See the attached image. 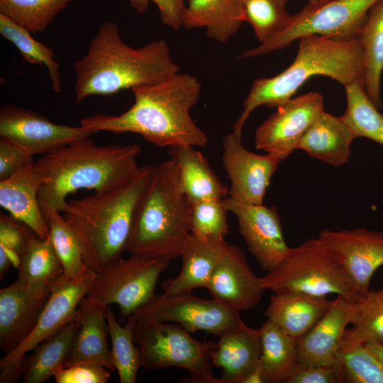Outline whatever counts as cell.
<instances>
[{
  "mask_svg": "<svg viewBox=\"0 0 383 383\" xmlns=\"http://www.w3.org/2000/svg\"><path fill=\"white\" fill-rule=\"evenodd\" d=\"M201 90L196 77L179 72L158 83L131 89L134 103L121 114L96 113L83 118L80 126L95 133H137L161 148L205 147L207 135L189 113Z\"/></svg>",
  "mask_w": 383,
  "mask_h": 383,
  "instance_id": "1",
  "label": "cell"
},
{
  "mask_svg": "<svg viewBox=\"0 0 383 383\" xmlns=\"http://www.w3.org/2000/svg\"><path fill=\"white\" fill-rule=\"evenodd\" d=\"M140 152L137 144L99 145L87 137L43 155L33 165L43 216L62 213L67 196L79 189L101 192L130 181Z\"/></svg>",
  "mask_w": 383,
  "mask_h": 383,
  "instance_id": "2",
  "label": "cell"
},
{
  "mask_svg": "<svg viewBox=\"0 0 383 383\" xmlns=\"http://www.w3.org/2000/svg\"><path fill=\"white\" fill-rule=\"evenodd\" d=\"M73 67L75 104L91 96H109L156 84L180 72L164 39L132 48L123 41L113 21L101 24L87 52Z\"/></svg>",
  "mask_w": 383,
  "mask_h": 383,
  "instance_id": "3",
  "label": "cell"
},
{
  "mask_svg": "<svg viewBox=\"0 0 383 383\" xmlns=\"http://www.w3.org/2000/svg\"><path fill=\"white\" fill-rule=\"evenodd\" d=\"M153 170L152 165L142 166L123 184L67 202L62 214L79 240L89 270L97 272L122 258Z\"/></svg>",
  "mask_w": 383,
  "mask_h": 383,
  "instance_id": "4",
  "label": "cell"
},
{
  "mask_svg": "<svg viewBox=\"0 0 383 383\" xmlns=\"http://www.w3.org/2000/svg\"><path fill=\"white\" fill-rule=\"evenodd\" d=\"M317 75L331 77L344 87L364 81L363 52L357 37L310 35L299 38L296 56L287 69L272 77L253 81L233 132L242 136L244 125L255 109L279 106Z\"/></svg>",
  "mask_w": 383,
  "mask_h": 383,
  "instance_id": "5",
  "label": "cell"
},
{
  "mask_svg": "<svg viewBox=\"0 0 383 383\" xmlns=\"http://www.w3.org/2000/svg\"><path fill=\"white\" fill-rule=\"evenodd\" d=\"M190 208L175 164L170 159L154 167L135 211L126 252L169 261L180 257L191 233Z\"/></svg>",
  "mask_w": 383,
  "mask_h": 383,
  "instance_id": "6",
  "label": "cell"
},
{
  "mask_svg": "<svg viewBox=\"0 0 383 383\" xmlns=\"http://www.w3.org/2000/svg\"><path fill=\"white\" fill-rule=\"evenodd\" d=\"M262 279L274 294H334L353 303L361 299L336 256L318 237L291 248L282 262Z\"/></svg>",
  "mask_w": 383,
  "mask_h": 383,
  "instance_id": "7",
  "label": "cell"
},
{
  "mask_svg": "<svg viewBox=\"0 0 383 383\" xmlns=\"http://www.w3.org/2000/svg\"><path fill=\"white\" fill-rule=\"evenodd\" d=\"M134 340L140 365L148 370L177 367L189 373L182 382L222 383L212 371L211 352L216 343L196 340L177 323H135Z\"/></svg>",
  "mask_w": 383,
  "mask_h": 383,
  "instance_id": "8",
  "label": "cell"
},
{
  "mask_svg": "<svg viewBox=\"0 0 383 383\" xmlns=\"http://www.w3.org/2000/svg\"><path fill=\"white\" fill-rule=\"evenodd\" d=\"M377 0H327L318 4H307L292 15L287 27L259 46L245 51L241 57H254L282 50L303 36L326 37L355 35L370 8Z\"/></svg>",
  "mask_w": 383,
  "mask_h": 383,
  "instance_id": "9",
  "label": "cell"
},
{
  "mask_svg": "<svg viewBox=\"0 0 383 383\" xmlns=\"http://www.w3.org/2000/svg\"><path fill=\"white\" fill-rule=\"evenodd\" d=\"M167 259L131 254L94 272L87 296L106 306L116 304L128 317L155 294L160 275L169 265Z\"/></svg>",
  "mask_w": 383,
  "mask_h": 383,
  "instance_id": "10",
  "label": "cell"
},
{
  "mask_svg": "<svg viewBox=\"0 0 383 383\" xmlns=\"http://www.w3.org/2000/svg\"><path fill=\"white\" fill-rule=\"evenodd\" d=\"M127 318L135 323L171 322L190 333L200 331L218 337L246 326L239 311L214 299H202L191 293L155 294Z\"/></svg>",
  "mask_w": 383,
  "mask_h": 383,
  "instance_id": "11",
  "label": "cell"
},
{
  "mask_svg": "<svg viewBox=\"0 0 383 383\" xmlns=\"http://www.w3.org/2000/svg\"><path fill=\"white\" fill-rule=\"evenodd\" d=\"M95 273L79 279L62 276L51 289L49 299L30 335L16 348L0 360V382L15 383L22 377L21 365L26 354L49 338L77 314L81 300L92 284Z\"/></svg>",
  "mask_w": 383,
  "mask_h": 383,
  "instance_id": "12",
  "label": "cell"
},
{
  "mask_svg": "<svg viewBox=\"0 0 383 383\" xmlns=\"http://www.w3.org/2000/svg\"><path fill=\"white\" fill-rule=\"evenodd\" d=\"M94 133L82 126L53 123L40 113L16 105H6L0 109V139L28 155H45Z\"/></svg>",
  "mask_w": 383,
  "mask_h": 383,
  "instance_id": "13",
  "label": "cell"
},
{
  "mask_svg": "<svg viewBox=\"0 0 383 383\" xmlns=\"http://www.w3.org/2000/svg\"><path fill=\"white\" fill-rule=\"evenodd\" d=\"M323 96L310 91L291 98L279 106L256 130L257 150L282 160L296 150L304 134L324 111Z\"/></svg>",
  "mask_w": 383,
  "mask_h": 383,
  "instance_id": "14",
  "label": "cell"
},
{
  "mask_svg": "<svg viewBox=\"0 0 383 383\" xmlns=\"http://www.w3.org/2000/svg\"><path fill=\"white\" fill-rule=\"evenodd\" d=\"M222 201L226 210L236 217L239 233L260 267L267 272L276 269L291 250L285 241L277 209L263 204H244L231 197Z\"/></svg>",
  "mask_w": 383,
  "mask_h": 383,
  "instance_id": "15",
  "label": "cell"
},
{
  "mask_svg": "<svg viewBox=\"0 0 383 383\" xmlns=\"http://www.w3.org/2000/svg\"><path fill=\"white\" fill-rule=\"evenodd\" d=\"M318 238L334 253L360 298L370 291L372 275L383 266V232L367 229L322 230Z\"/></svg>",
  "mask_w": 383,
  "mask_h": 383,
  "instance_id": "16",
  "label": "cell"
},
{
  "mask_svg": "<svg viewBox=\"0 0 383 383\" xmlns=\"http://www.w3.org/2000/svg\"><path fill=\"white\" fill-rule=\"evenodd\" d=\"M222 162L231 182L229 197L244 204H262L272 179L282 161L267 153L259 155L247 150L241 136L233 132L223 138Z\"/></svg>",
  "mask_w": 383,
  "mask_h": 383,
  "instance_id": "17",
  "label": "cell"
},
{
  "mask_svg": "<svg viewBox=\"0 0 383 383\" xmlns=\"http://www.w3.org/2000/svg\"><path fill=\"white\" fill-rule=\"evenodd\" d=\"M206 289L213 299L239 312L256 307L267 290L262 277L250 269L244 252L230 244L217 262Z\"/></svg>",
  "mask_w": 383,
  "mask_h": 383,
  "instance_id": "18",
  "label": "cell"
},
{
  "mask_svg": "<svg viewBox=\"0 0 383 383\" xmlns=\"http://www.w3.org/2000/svg\"><path fill=\"white\" fill-rule=\"evenodd\" d=\"M50 294L33 293L17 279L0 289V348L4 355L30 335Z\"/></svg>",
  "mask_w": 383,
  "mask_h": 383,
  "instance_id": "19",
  "label": "cell"
},
{
  "mask_svg": "<svg viewBox=\"0 0 383 383\" xmlns=\"http://www.w3.org/2000/svg\"><path fill=\"white\" fill-rule=\"evenodd\" d=\"M352 303L337 296L321 319L296 340L299 369L335 365L341 340L350 323Z\"/></svg>",
  "mask_w": 383,
  "mask_h": 383,
  "instance_id": "20",
  "label": "cell"
},
{
  "mask_svg": "<svg viewBox=\"0 0 383 383\" xmlns=\"http://www.w3.org/2000/svg\"><path fill=\"white\" fill-rule=\"evenodd\" d=\"M106 308L87 296L81 300L77 308L78 327L64 367L92 362L116 370L107 341Z\"/></svg>",
  "mask_w": 383,
  "mask_h": 383,
  "instance_id": "21",
  "label": "cell"
},
{
  "mask_svg": "<svg viewBox=\"0 0 383 383\" xmlns=\"http://www.w3.org/2000/svg\"><path fill=\"white\" fill-rule=\"evenodd\" d=\"M33 165V156H30L10 177L0 181V205L45 239L49 236V228L38 201Z\"/></svg>",
  "mask_w": 383,
  "mask_h": 383,
  "instance_id": "22",
  "label": "cell"
},
{
  "mask_svg": "<svg viewBox=\"0 0 383 383\" xmlns=\"http://www.w3.org/2000/svg\"><path fill=\"white\" fill-rule=\"evenodd\" d=\"M260 329L248 326L219 336L211 352L213 366L221 369L222 383H243L260 365Z\"/></svg>",
  "mask_w": 383,
  "mask_h": 383,
  "instance_id": "23",
  "label": "cell"
},
{
  "mask_svg": "<svg viewBox=\"0 0 383 383\" xmlns=\"http://www.w3.org/2000/svg\"><path fill=\"white\" fill-rule=\"evenodd\" d=\"M228 245L226 240L206 241L190 233L180 253L181 271L177 277L163 282V293L190 294L198 287L206 289L211 274Z\"/></svg>",
  "mask_w": 383,
  "mask_h": 383,
  "instance_id": "24",
  "label": "cell"
},
{
  "mask_svg": "<svg viewBox=\"0 0 383 383\" xmlns=\"http://www.w3.org/2000/svg\"><path fill=\"white\" fill-rule=\"evenodd\" d=\"M356 138L341 116L323 111L300 139L296 150L333 167L346 164Z\"/></svg>",
  "mask_w": 383,
  "mask_h": 383,
  "instance_id": "25",
  "label": "cell"
},
{
  "mask_svg": "<svg viewBox=\"0 0 383 383\" xmlns=\"http://www.w3.org/2000/svg\"><path fill=\"white\" fill-rule=\"evenodd\" d=\"M332 301L301 293L274 294L265 311L267 319L297 340L326 314Z\"/></svg>",
  "mask_w": 383,
  "mask_h": 383,
  "instance_id": "26",
  "label": "cell"
},
{
  "mask_svg": "<svg viewBox=\"0 0 383 383\" xmlns=\"http://www.w3.org/2000/svg\"><path fill=\"white\" fill-rule=\"evenodd\" d=\"M170 160L175 164L180 185L190 204L209 199H223L228 194L204 155L194 146L169 147Z\"/></svg>",
  "mask_w": 383,
  "mask_h": 383,
  "instance_id": "27",
  "label": "cell"
},
{
  "mask_svg": "<svg viewBox=\"0 0 383 383\" xmlns=\"http://www.w3.org/2000/svg\"><path fill=\"white\" fill-rule=\"evenodd\" d=\"M243 22L241 0H189L182 26L187 29L203 27L207 37L225 43Z\"/></svg>",
  "mask_w": 383,
  "mask_h": 383,
  "instance_id": "28",
  "label": "cell"
},
{
  "mask_svg": "<svg viewBox=\"0 0 383 383\" xmlns=\"http://www.w3.org/2000/svg\"><path fill=\"white\" fill-rule=\"evenodd\" d=\"M17 280L38 295L50 294L64 275L61 261L51 238L43 239L33 234L21 255Z\"/></svg>",
  "mask_w": 383,
  "mask_h": 383,
  "instance_id": "29",
  "label": "cell"
},
{
  "mask_svg": "<svg viewBox=\"0 0 383 383\" xmlns=\"http://www.w3.org/2000/svg\"><path fill=\"white\" fill-rule=\"evenodd\" d=\"M357 37L363 52L364 82L366 93L380 109L381 77L383 72V0L370 8L365 21L358 27Z\"/></svg>",
  "mask_w": 383,
  "mask_h": 383,
  "instance_id": "30",
  "label": "cell"
},
{
  "mask_svg": "<svg viewBox=\"0 0 383 383\" xmlns=\"http://www.w3.org/2000/svg\"><path fill=\"white\" fill-rule=\"evenodd\" d=\"M77 327V312L70 321L24 357L21 365L24 383H43L65 367Z\"/></svg>",
  "mask_w": 383,
  "mask_h": 383,
  "instance_id": "31",
  "label": "cell"
},
{
  "mask_svg": "<svg viewBox=\"0 0 383 383\" xmlns=\"http://www.w3.org/2000/svg\"><path fill=\"white\" fill-rule=\"evenodd\" d=\"M259 329L265 383H287L299 367L296 340L268 319Z\"/></svg>",
  "mask_w": 383,
  "mask_h": 383,
  "instance_id": "32",
  "label": "cell"
},
{
  "mask_svg": "<svg viewBox=\"0 0 383 383\" xmlns=\"http://www.w3.org/2000/svg\"><path fill=\"white\" fill-rule=\"evenodd\" d=\"M334 365L343 382L383 383L382 365L353 328L345 330Z\"/></svg>",
  "mask_w": 383,
  "mask_h": 383,
  "instance_id": "33",
  "label": "cell"
},
{
  "mask_svg": "<svg viewBox=\"0 0 383 383\" xmlns=\"http://www.w3.org/2000/svg\"><path fill=\"white\" fill-rule=\"evenodd\" d=\"M0 34L18 50L26 62L31 65H45L52 90L55 93L61 91L60 65L54 59L55 54L51 48L36 40L28 30L1 13Z\"/></svg>",
  "mask_w": 383,
  "mask_h": 383,
  "instance_id": "34",
  "label": "cell"
},
{
  "mask_svg": "<svg viewBox=\"0 0 383 383\" xmlns=\"http://www.w3.org/2000/svg\"><path fill=\"white\" fill-rule=\"evenodd\" d=\"M347 106L342 116L356 138H369L383 146V114L368 97L364 81L345 87Z\"/></svg>",
  "mask_w": 383,
  "mask_h": 383,
  "instance_id": "35",
  "label": "cell"
},
{
  "mask_svg": "<svg viewBox=\"0 0 383 383\" xmlns=\"http://www.w3.org/2000/svg\"><path fill=\"white\" fill-rule=\"evenodd\" d=\"M111 354L121 383H135L141 367L138 348L134 340L135 322L128 318L122 326L117 321L111 308H106Z\"/></svg>",
  "mask_w": 383,
  "mask_h": 383,
  "instance_id": "36",
  "label": "cell"
},
{
  "mask_svg": "<svg viewBox=\"0 0 383 383\" xmlns=\"http://www.w3.org/2000/svg\"><path fill=\"white\" fill-rule=\"evenodd\" d=\"M55 250L61 261L64 276L79 279L91 272L84 262L79 240L61 212L52 211L44 215Z\"/></svg>",
  "mask_w": 383,
  "mask_h": 383,
  "instance_id": "37",
  "label": "cell"
},
{
  "mask_svg": "<svg viewBox=\"0 0 383 383\" xmlns=\"http://www.w3.org/2000/svg\"><path fill=\"white\" fill-rule=\"evenodd\" d=\"M73 0H0V13L28 30L44 31Z\"/></svg>",
  "mask_w": 383,
  "mask_h": 383,
  "instance_id": "38",
  "label": "cell"
},
{
  "mask_svg": "<svg viewBox=\"0 0 383 383\" xmlns=\"http://www.w3.org/2000/svg\"><path fill=\"white\" fill-rule=\"evenodd\" d=\"M245 21L252 27L260 44L279 34L288 25L291 16L287 0H241Z\"/></svg>",
  "mask_w": 383,
  "mask_h": 383,
  "instance_id": "39",
  "label": "cell"
},
{
  "mask_svg": "<svg viewBox=\"0 0 383 383\" xmlns=\"http://www.w3.org/2000/svg\"><path fill=\"white\" fill-rule=\"evenodd\" d=\"M223 199H209L190 204V231L206 241L225 240L228 233L227 212Z\"/></svg>",
  "mask_w": 383,
  "mask_h": 383,
  "instance_id": "40",
  "label": "cell"
},
{
  "mask_svg": "<svg viewBox=\"0 0 383 383\" xmlns=\"http://www.w3.org/2000/svg\"><path fill=\"white\" fill-rule=\"evenodd\" d=\"M35 233L11 214L0 213V279L11 265L18 268L21 257Z\"/></svg>",
  "mask_w": 383,
  "mask_h": 383,
  "instance_id": "41",
  "label": "cell"
},
{
  "mask_svg": "<svg viewBox=\"0 0 383 383\" xmlns=\"http://www.w3.org/2000/svg\"><path fill=\"white\" fill-rule=\"evenodd\" d=\"M350 323L364 340L383 343V291L370 290L357 301L352 303Z\"/></svg>",
  "mask_w": 383,
  "mask_h": 383,
  "instance_id": "42",
  "label": "cell"
},
{
  "mask_svg": "<svg viewBox=\"0 0 383 383\" xmlns=\"http://www.w3.org/2000/svg\"><path fill=\"white\" fill-rule=\"evenodd\" d=\"M53 377L56 383H106L111 373L100 365L79 362L59 369Z\"/></svg>",
  "mask_w": 383,
  "mask_h": 383,
  "instance_id": "43",
  "label": "cell"
},
{
  "mask_svg": "<svg viewBox=\"0 0 383 383\" xmlns=\"http://www.w3.org/2000/svg\"><path fill=\"white\" fill-rule=\"evenodd\" d=\"M287 383H343V380L335 365H320L298 369Z\"/></svg>",
  "mask_w": 383,
  "mask_h": 383,
  "instance_id": "44",
  "label": "cell"
},
{
  "mask_svg": "<svg viewBox=\"0 0 383 383\" xmlns=\"http://www.w3.org/2000/svg\"><path fill=\"white\" fill-rule=\"evenodd\" d=\"M30 156L14 145L0 139V181L10 177Z\"/></svg>",
  "mask_w": 383,
  "mask_h": 383,
  "instance_id": "45",
  "label": "cell"
},
{
  "mask_svg": "<svg viewBox=\"0 0 383 383\" xmlns=\"http://www.w3.org/2000/svg\"><path fill=\"white\" fill-rule=\"evenodd\" d=\"M157 6L162 23L173 30L183 26L186 6L184 0H151Z\"/></svg>",
  "mask_w": 383,
  "mask_h": 383,
  "instance_id": "46",
  "label": "cell"
},
{
  "mask_svg": "<svg viewBox=\"0 0 383 383\" xmlns=\"http://www.w3.org/2000/svg\"><path fill=\"white\" fill-rule=\"evenodd\" d=\"M243 383H265L260 362V365L248 374Z\"/></svg>",
  "mask_w": 383,
  "mask_h": 383,
  "instance_id": "47",
  "label": "cell"
},
{
  "mask_svg": "<svg viewBox=\"0 0 383 383\" xmlns=\"http://www.w3.org/2000/svg\"><path fill=\"white\" fill-rule=\"evenodd\" d=\"M366 343L383 366V343L374 339L367 340Z\"/></svg>",
  "mask_w": 383,
  "mask_h": 383,
  "instance_id": "48",
  "label": "cell"
},
{
  "mask_svg": "<svg viewBox=\"0 0 383 383\" xmlns=\"http://www.w3.org/2000/svg\"><path fill=\"white\" fill-rule=\"evenodd\" d=\"M131 6L139 13H145L148 11L149 4L151 0H128Z\"/></svg>",
  "mask_w": 383,
  "mask_h": 383,
  "instance_id": "49",
  "label": "cell"
},
{
  "mask_svg": "<svg viewBox=\"0 0 383 383\" xmlns=\"http://www.w3.org/2000/svg\"><path fill=\"white\" fill-rule=\"evenodd\" d=\"M327 0H308L309 4H313V5H316V4H321L322 2H324Z\"/></svg>",
  "mask_w": 383,
  "mask_h": 383,
  "instance_id": "50",
  "label": "cell"
},
{
  "mask_svg": "<svg viewBox=\"0 0 383 383\" xmlns=\"http://www.w3.org/2000/svg\"><path fill=\"white\" fill-rule=\"evenodd\" d=\"M382 291H383V288H382Z\"/></svg>",
  "mask_w": 383,
  "mask_h": 383,
  "instance_id": "51",
  "label": "cell"
}]
</instances>
